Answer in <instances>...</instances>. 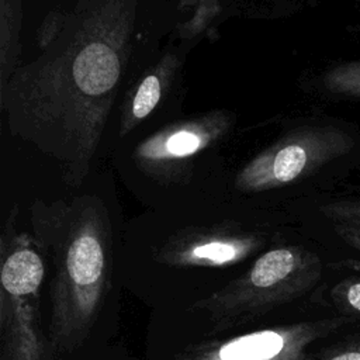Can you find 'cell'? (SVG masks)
I'll use <instances>...</instances> for the list:
<instances>
[{
  "mask_svg": "<svg viewBox=\"0 0 360 360\" xmlns=\"http://www.w3.org/2000/svg\"><path fill=\"white\" fill-rule=\"evenodd\" d=\"M139 0H77L45 18L39 55L0 91L10 131L56 159L70 184L86 177L132 46Z\"/></svg>",
  "mask_w": 360,
  "mask_h": 360,
  "instance_id": "1",
  "label": "cell"
},
{
  "mask_svg": "<svg viewBox=\"0 0 360 360\" xmlns=\"http://www.w3.org/2000/svg\"><path fill=\"white\" fill-rule=\"evenodd\" d=\"M174 68V56L167 55L153 72L141 80L129 105L121 117V134L129 132L138 122L145 120L153 111L162 97L165 83L169 80V75L173 73Z\"/></svg>",
  "mask_w": 360,
  "mask_h": 360,
  "instance_id": "9",
  "label": "cell"
},
{
  "mask_svg": "<svg viewBox=\"0 0 360 360\" xmlns=\"http://www.w3.org/2000/svg\"><path fill=\"white\" fill-rule=\"evenodd\" d=\"M181 7L191 10L190 20L181 25V31L184 35H195L218 15L221 3L218 0H181Z\"/></svg>",
  "mask_w": 360,
  "mask_h": 360,
  "instance_id": "13",
  "label": "cell"
},
{
  "mask_svg": "<svg viewBox=\"0 0 360 360\" xmlns=\"http://www.w3.org/2000/svg\"><path fill=\"white\" fill-rule=\"evenodd\" d=\"M321 212L335 222L360 226V198L335 200L321 207Z\"/></svg>",
  "mask_w": 360,
  "mask_h": 360,
  "instance_id": "14",
  "label": "cell"
},
{
  "mask_svg": "<svg viewBox=\"0 0 360 360\" xmlns=\"http://www.w3.org/2000/svg\"><path fill=\"white\" fill-rule=\"evenodd\" d=\"M333 231L347 246L360 252V226L350 225V224H333Z\"/></svg>",
  "mask_w": 360,
  "mask_h": 360,
  "instance_id": "16",
  "label": "cell"
},
{
  "mask_svg": "<svg viewBox=\"0 0 360 360\" xmlns=\"http://www.w3.org/2000/svg\"><path fill=\"white\" fill-rule=\"evenodd\" d=\"M65 235L52 292L53 349L82 345L101 307L107 283V217L97 201L62 208Z\"/></svg>",
  "mask_w": 360,
  "mask_h": 360,
  "instance_id": "2",
  "label": "cell"
},
{
  "mask_svg": "<svg viewBox=\"0 0 360 360\" xmlns=\"http://www.w3.org/2000/svg\"><path fill=\"white\" fill-rule=\"evenodd\" d=\"M323 360H360V339H352L333 347Z\"/></svg>",
  "mask_w": 360,
  "mask_h": 360,
  "instance_id": "15",
  "label": "cell"
},
{
  "mask_svg": "<svg viewBox=\"0 0 360 360\" xmlns=\"http://www.w3.org/2000/svg\"><path fill=\"white\" fill-rule=\"evenodd\" d=\"M22 0H0V91L17 69Z\"/></svg>",
  "mask_w": 360,
  "mask_h": 360,
  "instance_id": "10",
  "label": "cell"
},
{
  "mask_svg": "<svg viewBox=\"0 0 360 360\" xmlns=\"http://www.w3.org/2000/svg\"><path fill=\"white\" fill-rule=\"evenodd\" d=\"M354 139L333 125L301 127L248 162L236 174V187L262 191L312 174L326 163L347 155Z\"/></svg>",
  "mask_w": 360,
  "mask_h": 360,
  "instance_id": "5",
  "label": "cell"
},
{
  "mask_svg": "<svg viewBox=\"0 0 360 360\" xmlns=\"http://www.w3.org/2000/svg\"><path fill=\"white\" fill-rule=\"evenodd\" d=\"M259 245L257 236L214 232L173 242L158 257L160 262L173 266L219 267L243 260Z\"/></svg>",
  "mask_w": 360,
  "mask_h": 360,
  "instance_id": "8",
  "label": "cell"
},
{
  "mask_svg": "<svg viewBox=\"0 0 360 360\" xmlns=\"http://www.w3.org/2000/svg\"><path fill=\"white\" fill-rule=\"evenodd\" d=\"M353 321L339 315L207 340L186 349L174 360H314L312 346Z\"/></svg>",
  "mask_w": 360,
  "mask_h": 360,
  "instance_id": "6",
  "label": "cell"
},
{
  "mask_svg": "<svg viewBox=\"0 0 360 360\" xmlns=\"http://www.w3.org/2000/svg\"><path fill=\"white\" fill-rule=\"evenodd\" d=\"M226 127L228 118L218 114L188 121L145 139L136 148L135 156L146 166L173 163L202 150L224 134Z\"/></svg>",
  "mask_w": 360,
  "mask_h": 360,
  "instance_id": "7",
  "label": "cell"
},
{
  "mask_svg": "<svg viewBox=\"0 0 360 360\" xmlns=\"http://www.w3.org/2000/svg\"><path fill=\"white\" fill-rule=\"evenodd\" d=\"M330 301L340 315L360 318V277H345L330 288Z\"/></svg>",
  "mask_w": 360,
  "mask_h": 360,
  "instance_id": "12",
  "label": "cell"
},
{
  "mask_svg": "<svg viewBox=\"0 0 360 360\" xmlns=\"http://www.w3.org/2000/svg\"><path fill=\"white\" fill-rule=\"evenodd\" d=\"M323 87L347 97H360V59L343 62L323 75Z\"/></svg>",
  "mask_w": 360,
  "mask_h": 360,
  "instance_id": "11",
  "label": "cell"
},
{
  "mask_svg": "<svg viewBox=\"0 0 360 360\" xmlns=\"http://www.w3.org/2000/svg\"><path fill=\"white\" fill-rule=\"evenodd\" d=\"M323 274L318 255L302 246L274 248L225 287L197 301L218 328L250 321L312 290Z\"/></svg>",
  "mask_w": 360,
  "mask_h": 360,
  "instance_id": "3",
  "label": "cell"
},
{
  "mask_svg": "<svg viewBox=\"0 0 360 360\" xmlns=\"http://www.w3.org/2000/svg\"><path fill=\"white\" fill-rule=\"evenodd\" d=\"M44 273L42 259L25 235L3 248L0 318L7 360H42L38 307Z\"/></svg>",
  "mask_w": 360,
  "mask_h": 360,
  "instance_id": "4",
  "label": "cell"
}]
</instances>
